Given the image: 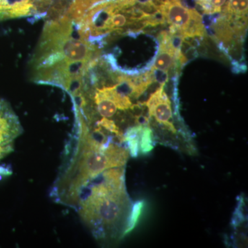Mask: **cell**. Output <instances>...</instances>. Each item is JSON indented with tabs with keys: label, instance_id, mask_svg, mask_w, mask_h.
Segmentation results:
<instances>
[{
	"label": "cell",
	"instance_id": "cell-9",
	"mask_svg": "<svg viewBox=\"0 0 248 248\" xmlns=\"http://www.w3.org/2000/svg\"><path fill=\"white\" fill-rule=\"evenodd\" d=\"M153 130L148 126H143L140 139V151L143 154L150 153L154 148Z\"/></svg>",
	"mask_w": 248,
	"mask_h": 248
},
{
	"label": "cell",
	"instance_id": "cell-7",
	"mask_svg": "<svg viewBox=\"0 0 248 248\" xmlns=\"http://www.w3.org/2000/svg\"><path fill=\"white\" fill-rule=\"evenodd\" d=\"M227 0H195L196 8H199L203 14H220Z\"/></svg>",
	"mask_w": 248,
	"mask_h": 248
},
{
	"label": "cell",
	"instance_id": "cell-10",
	"mask_svg": "<svg viewBox=\"0 0 248 248\" xmlns=\"http://www.w3.org/2000/svg\"><path fill=\"white\" fill-rule=\"evenodd\" d=\"M151 74L152 78L155 83H157L160 86L161 85H166L169 81V74L168 71L159 69V68L152 67L151 71L150 72Z\"/></svg>",
	"mask_w": 248,
	"mask_h": 248
},
{
	"label": "cell",
	"instance_id": "cell-1",
	"mask_svg": "<svg viewBox=\"0 0 248 248\" xmlns=\"http://www.w3.org/2000/svg\"><path fill=\"white\" fill-rule=\"evenodd\" d=\"M100 49L86 40L76 23L62 14L48 19L31 60V78L39 84L58 86L68 93Z\"/></svg>",
	"mask_w": 248,
	"mask_h": 248
},
{
	"label": "cell",
	"instance_id": "cell-3",
	"mask_svg": "<svg viewBox=\"0 0 248 248\" xmlns=\"http://www.w3.org/2000/svg\"><path fill=\"white\" fill-rule=\"evenodd\" d=\"M164 86H160L144 104L148 108L150 117H153L158 123L164 125L170 131L176 133L177 130L172 122L171 102L165 91Z\"/></svg>",
	"mask_w": 248,
	"mask_h": 248
},
{
	"label": "cell",
	"instance_id": "cell-2",
	"mask_svg": "<svg viewBox=\"0 0 248 248\" xmlns=\"http://www.w3.org/2000/svg\"><path fill=\"white\" fill-rule=\"evenodd\" d=\"M22 133V124L11 104L0 99V164L14 152L16 140ZM11 173V169L0 164V174Z\"/></svg>",
	"mask_w": 248,
	"mask_h": 248
},
{
	"label": "cell",
	"instance_id": "cell-4",
	"mask_svg": "<svg viewBox=\"0 0 248 248\" xmlns=\"http://www.w3.org/2000/svg\"><path fill=\"white\" fill-rule=\"evenodd\" d=\"M157 8L164 15L166 22L182 31L183 35L190 26L197 11L187 9L179 0H164Z\"/></svg>",
	"mask_w": 248,
	"mask_h": 248
},
{
	"label": "cell",
	"instance_id": "cell-6",
	"mask_svg": "<svg viewBox=\"0 0 248 248\" xmlns=\"http://www.w3.org/2000/svg\"><path fill=\"white\" fill-rule=\"evenodd\" d=\"M177 60H178L177 56L173 50L160 46L157 56L154 60L153 67L159 68V69L164 70V71H169L171 68H173Z\"/></svg>",
	"mask_w": 248,
	"mask_h": 248
},
{
	"label": "cell",
	"instance_id": "cell-8",
	"mask_svg": "<svg viewBox=\"0 0 248 248\" xmlns=\"http://www.w3.org/2000/svg\"><path fill=\"white\" fill-rule=\"evenodd\" d=\"M144 206V202L143 201H138L135 202L132 205L131 210H130V215H129L128 223L124 231V236L131 232L135 229L137 224H138L139 219H140V215H141L142 210Z\"/></svg>",
	"mask_w": 248,
	"mask_h": 248
},
{
	"label": "cell",
	"instance_id": "cell-5",
	"mask_svg": "<svg viewBox=\"0 0 248 248\" xmlns=\"http://www.w3.org/2000/svg\"><path fill=\"white\" fill-rule=\"evenodd\" d=\"M222 15L229 21L247 17L248 0H228Z\"/></svg>",
	"mask_w": 248,
	"mask_h": 248
}]
</instances>
